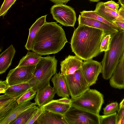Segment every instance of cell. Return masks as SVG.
<instances>
[{
	"label": "cell",
	"instance_id": "6da1fadb",
	"mask_svg": "<svg viewBox=\"0 0 124 124\" xmlns=\"http://www.w3.org/2000/svg\"><path fill=\"white\" fill-rule=\"evenodd\" d=\"M106 35L101 30L79 25L75 30L71 39L72 51L82 60L92 59L101 53V42Z\"/></svg>",
	"mask_w": 124,
	"mask_h": 124
},
{
	"label": "cell",
	"instance_id": "7a4b0ae2",
	"mask_svg": "<svg viewBox=\"0 0 124 124\" xmlns=\"http://www.w3.org/2000/svg\"><path fill=\"white\" fill-rule=\"evenodd\" d=\"M68 42L62 27L55 22H46L35 38L32 50L42 55L58 53Z\"/></svg>",
	"mask_w": 124,
	"mask_h": 124
},
{
	"label": "cell",
	"instance_id": "3957f363",
	"mask_svg": "<svg viewBox=\"0 0 124 124\" xmlns=\"http://www.w3.org/2000/svg\"><path fill=\"white\" fill-rule=\"evenodd\" d=\"M124 51V30L112 34L109 48L105 52L101 62L103 78H110L117 67Z\"/></svg>",
	"mask_w": 124,
	"mask_h": 124
},
{
	"label": "cell",
	"instance_id": "277c9868",
	"mask_svg": "<svg viewBox=\"0 0 124 124\" xmlns=\"http://www.w3.org/2000/svg\"><path fill=\"white\" fill-rule=\"evenodd\" d=\"M57 61L55 56L42 57L36 66L33 76L28 83L37 92L50 84L52 76L56 73Z\"/></svg>",
	"mask_w": 124,
	"mask_h": 124
},
{
	"label": "cell",
	"instance_id": "5b68a950",
	"mask_svg": "<svg viewBox=\"0 0 124 124\" xmlns=\"http://www.w3.org/2000/svg\"><path fill=\"white\" fill-rule=\"evenodd\" d=\"M71 106L98 115L104 102L103 95L97 90L89 89L85 93L71 99Z\"/></svg>",
	"mask_w": 124,
	"mask_h": 124
},
{
	"label": "cell",
	"instance_id": "8992f818",
	"mask_svg": "<svg viewBox=\"0 0 124 124\" xmlns=\"http://www.w3.org/2000/svg\"><path fill=\"white\" fill-rule=\"evenodd\" d=\"M65 82L71 99L78 97L90 89L81 68L71 74L65 76Z\"/></svg>",
	"mask_w": 124,
	"mask_h": 124
},
{
	"label": "cell",
	"instance_id": "52a82bcc",
	"mask_svg": "<svg viewBox=\"0 0 124 124\" xmlns=\"http://www.w3.org/2000/svg\"><path fill=\"white\" fill-rule=\"evenodd\" d=\"M100 116L71 106L64 115L68 124H100Z\"/></svg>",
	"mask_w": 124,
	"mask_h": 124
},
{
	"label": "cell",
	"instance_id": "ba28073f",
	"mask_svg": "<svg viewBox=\"0 0 124 124\" xmlns=\"http://www.w3.org/2000/svg\"><path fill=\"white\" fill-rule=\"evenodd\" d=\"M53 19L57 22L66 26L74 27L76 17L74 9L62 3L55 4L51 8Z\"/></svg>",
	"mask_w": 124,
	"mask_h": 124
},
{
	"label": "cell",
	"instance_id": "9c48e42d",
	"mask_svg": "<svg viewBox=\"0 0 124 124\" xmlns=\"http://www.w3.org/2000/svg\"><path fill=\"white\" fill-rule=\"evenodd\" d=\"M35 65L16 67L9 70L6 80L10 86L28 82L33 77Z\"/></svg>",
	"mask_w": 124,
	"mask_h": 124
},
{
	"label": "cell",
	"instance_id": "30bf717a",
	"mask_svg": "<svg viewBox=\"0 0 124 124\" xmlns=\"http://www.w3.org/2000/svg\"><path fill=\"white\" fill-rule=\"evenodd\" d=\"M84 77L90 86L96 83L99 74L101 73V62L92 59L83 62L81 68Z\"/></svg>",
	"mask_w": 124,
	"mask_h": 124
},
{
	"label": "cell",
	"instance_id": "8fae6325",
	"mask_svg": "<svg viewBox=\"0 0 124 124\" xmlns=\"http://www.w3.org/2000/svg\"><path fill=\"white\" fill-rule=\"evenodd\" d=\"M97 14L107 20L113 23L115 22L124 23V9L121 7L118 12L105 7L104 2H98L94 10Z\"/></svg>",
	"mask_w": 124,
	"mask_h": 124
},
{
	"label": "cell",
	"instance_id": "7c38bea8",
	"mask_svg": "<svg viewBox=\"0 0 124 124\" xmlns=\"http://www.w3.org/2000/svg\"><path fill=\"white\" fill-rule=\"evenodd\" d=\"M83 62L77 56L69 55L61 62V73L64 76L72 74L81 68Z\"/></svg>",
	"mask_w": 124,
	"mask_h": 124
},
{
	"label": "cell",
	"instance_id": "4fadbf2b",
	"mask_svg": "<svg viewBox=\"0 0 124 124\" xmlns=\"http://www.w3.org/2000/svg\"><path fill=\"white\" fill-rule=\"evenodd\" d=\"M79 25H84L101 30L106 34H113L119 31L103 22L92 18L79 15L78 18Z\"/></svg>",
	"mask_w": 124,
	"mask_h": 124
},
{
	"label": "cell",
	"instance_id": "5bb4252c",
	"mask_svg": "<svg viewBox=\"0 0 124 124\" xmlns=\"http://www.w3.org/2000/svg\"><path fill=\"white\" fill-rule=\"evenodd\" d=\"M109 84L112 87L124 89V51L120 61L112 76Z\"/></svg>",
	"mask_w": 124,
	"mask_h": 124
},
{
	"label": "cell",
	"instance_id": "9a60e30c",
	"mask_svg": "<svg viewBox=\"0 0 124 124\" xmlns=\"http://www.w3.org/2000/svg\"><path fill=\"white\" fill-rule=\"evenodd\" d=\"M55 94L53 87L48 84L37 92L34 99L35 105L43 106L53 100Z\"/></svg>",
	"mask_w": 124,
	"mask_h": 124
},
{
	"label": "cell",
	"instance_id": "2e32d148",
	"mask_svg": "<svg viewBox=\"0 0 124 124\" xmlns=\"http://www.w3.org/2000/svg\"><path fill=\"white\" fill-rule=\"evenodd\" d=\"M34 124H68L63 115L45 110Z\"/></svg>",
	"mask_w": 124,
	"mask_h": 124
},
{
	"label": "cell",
	"instance_id": "e0dca14e",
	"mask_svg": "<svg viewBox=\"0 0 124 124\" xmlns=\"http://www.w3.org/2000/svg\"><path fill=\"white\" fill-rule=\"evenodd\" d=\"M51 81L56 94L60 97L70 98V94L65 82V76L60 72L56 73L52 78Z\"/></svg>",
	"mask_w": 124,
	"mask_h": 124
},
{
	"label": "cell",
	"instance_id": "ac0fdd59",
	"mask_svg": "<svg viewBox=\"0 0 124 124\" xmlns=\"http://www.w3.org/2000/svg\"><path fill=\"white\" fill-rule=\"evenodd\" d=\"M17 99L6 94L0 96V121L7 116L17 104Z\"/></svg>",
	"mask_w": 124,
	"mask_h": 124
},
{
	"label": "cell",
	"instance_id": "d6986e66",
	"mask_svg": "<svg viewBox=\"0 0 124 124\" xmlns=\"http://www.w3.org/2000/svg\"><path fill=\"white\" fill-rule=\"evenodd\" d=\"M35 105V103L30 101L17 104L7 116L0 121V124H10L23 112Z\"/></svg>",
	"mask_w": 124,
	"mask_h": 124
},
{
	"label": "cell",
	"instance_id": "ffe728a7",
	"mask_svg": "<svg viewBox=\"0 0 124 124\" xmlns=\"http://www.w3.org/2000/svg\"><path fill=\"white\" fill-rule=\"evenodd\" d=\"M47 15L42 16L38 19L29 29L28 37L25 47L28 51L32 49L35 37L40 28L46 22Z\"/></svg>",
	"mask_w": 124,
	"mask_h": 124
},
{
	"label": "cell",
	"instance_id": "44dd1931",
	"mask_svg": "<svg viewBox=\"0 0 124 124\" xmlns=\"http://www.w3.org/2000/svg\"><path fill=\"white\" fill-rule=\"evenodd\" d=\"M16 50L12 45H11L0 55V74L5 72L11 65Z\"/></svg>",
	"mask_w": 124,
	"mask_h": 124
},
{
	"label": "cell",
	"instance_id": "7402d4cb",
	"mask_svg": "<svg viewBox=\"0 0 124 124\" xmlns=\"http://www.w3.org/2000/svg\"><path fill=\"white\" fill-rule=\"evenodd\" d=\"M71 106L70 105L62 103L53 100L43 107L45 110L64 115Z\"/></svg>",
	"mask_w": 124,
	"mask_h": 124
},
{
	"label": "cell",
	"instance_id": "603a6c76",
	"mask_svg": "<svg viewBox=\"0 0 124 124\" xmlns=\"http://www.w3.org/2000/svg\"><path fill=\"white\" fill-rule=\"evenodd\" d=\"M31 88L28 82L10 86L4 94L11 95L17 99Z\"/></svg>",
	"mask_w": 124,
	"mask_h": 124
},
{
	"label": "cell",
	"instance_id": "cb8c5ba5",
	"mask_svg": "<svg viewBox=\"0 0 124 124\" xmlns=\"http://www.w3.org/2000/svg\"><path fill=\"white\" fill-rule=\"evenodd\" d=\"M41 55L33 51H28L25 56L20 60L17 67L36 66L40 61Z\"/></svg>",
	"mask_w": 124,
	"mask_h": 124
},
{
	"label": "cell",
	"instance_id": "d4e9b609",
	"mask_svg": "<svg viewBox=\"0 0 124 124\" xmlns=\"http://www.w3.org/2000/svg\"><path fill=\"white\" fill-rule=\"evenodd\" d=\"M39 107L35 105L23 112L10 124H26L38 110Z\"/></svg>",
	"mask_w": 124,
	"mask_h": 124
},
{
	"label": "cell",
	"instance_id": "484cf974",
	"mask_svg": "<svg viewBox=\"0 0 124 124\" xmlns=\"http://www.w3.org/2000/svg\"><path fill=\"white\" fill-rule=\"evenodd\" d=\"M81 15L84 16L92 18L105 23L118 31L121 30L114 23L107 20L97 14L94 11L83 10L80 12Z\"/></svg>",
	"mask_w": 124,
	"mask_h": 124
},
{
	"label": "cell",
	"instance_id": "4316f807",
	"mask_svg": "<svg viewBox=\"0 0 124 124\" xmlns=\"http://www.w3.org/2000/svg\"><path fill=\"white\" fill-rule=\"evenodd\" d=\"M37 92L36 90L31 88L17 99V104L30 101L35 97Z\"/></svg>",
	"mask_w": 124,
	"mask_h": 124
},
{
	"label": "cell",
	"instance_id": "83f0119b",
	"mask_svg": "<svg viewBox=\"0 0 124 124\" xmlns=\"http://www.w3.org/2000/svg\"><path fill=\"white\" fill-rule=\"evenodd\" d=\"M116 112L112 114L100 116V124H116Z\"/></svg>",
	"mask_w": 124,
	"mask_h": 124
},
{
	"label": "cell",
	"instance_id": "f1b7e54d",
	"mask_svg": "<svg viewBox=\"0 0 124 124\" xmlns=\"http://www.w3.org/2000/svg\"><path fill=\"white\" fill-rule=\"evenodd\" d=\"M119 108V105L117 102H112L103 108V114L104 115L112 114L116 111H118Z\"/></svg>",
	"mask_w": 124,
	"mask_h": 124
},
{
	"label": "cell",
	"instance_id": "f546056e",
	"mask_svg": "<svg viewBox=\"0 0 124 124\" xmlns=\"http://www.w3.org/2000/svg\"><path fill=\"white\" fill-rule=\"evenodd\" d=\"M112 35H106L103 38L100 46V51L101 53L108 51L109 48Z\"/></svg>",
	"mask_w": 124,
	"mask_h": 124
},
{
	"label": "cell",
	"instance_id": "4dcf8cb0",
	"mask_svg": "<svg viewBox=\"0 0 124 124\" xmlns=\"http://www.w3.org/2000/svg\"><path fill=\"white\" fill-rule=\"evenodd\" d=\"M16 0H4L0 9V16H4Z\"/></svg>",
	"mask_w": 124,
	"mask_h": 124
},
{
	"label": "cell",
	"instance_id": "1f68e13d",
	"mask_svg": "<svg viewBox=\"0 0 124 124\" xmlns=\"http://www.w3.org/2000/svg\"><path fill=\"white\" fill-rule=\"evenodd\" d=\"M45 110L43 106L41 107H39L38 110L27 123L26 124H34L39 117Z\"/></svg>",
	"mask_w": 124,
	"mask_h": 124
},
{
	"label": "cell",
	"instance_id": "d6a6232c",
	"mask_svg": "<svg viewBox=\"0 0 124 124\" xmlns=\"http://www.w3.org/2000/svg\"><path fill=\"white\" fill-rule=\"evenodd\" d=\"M105 7L115 11L118 12L119 8V4L111 0L104 2Z\"/></svg>",
	"mask_w": 124,
	"mask_h": 124
},
{
	"label": "cell",
	"instance_id": "836d02e7",
	"mask_svg": "<svg viewBox=\"0 0 124 124\" xmlns=\"http://www.w3.org/2000/svg\"><path fill=\"white\" fill-rule=\"evenodd\" d=\"M9 85L6 80L0 81V93H5V91L9 87Z\"/></svg>",
	"mask_w": 124,
	"mask_h": 124
},
{
	"label": "cell",
	"instance_id": "e575fe53",
	"mask_svg": "<svg viewBox=\"0 0 124 124\" xmlns=\"http://www.w3.org/2000/svg\"><path fill=\"white\" fill-rule=\"evenodd\" d=\"M116 114V124H120L122 119L124 115V107L119 108Z\"/></svg>",
	"mask_w": 124,
	"mask_h": 124
},
{
	"label": "cell",
	"instance_id": "d590c367",
	"mask_svg": "<svg viewBox=\"0 0 124 124\" xmlns=\"http://www.w3.org/2000/svg\"><path fill=\"white\" fill-rule=\"evenodd\" d=\"M56 100L59 102L65 104L71 105V99L67 97H62Z\"/></svg>",
	"mask_w": 124,
	"mask_h": 124
},
{
	"label": "cell",
	"instance_id": "8d00e7d4",
	"mask_svg": "<svg viewBox=\"0 0 124 124\" xmlns=\"http://www.w3.org/2000/svg\"><path fill=\"white\" fill-rule=\"evenodd\" d=\"M55 4L66 3L70 0H50Z\"/></svg>",
	"mask_w": 124,
	"mask_h": 124
},
{
	"label": "cell",
	"instance_id": "74e56055",
	"mask_svg": "<svg viewBox=\"0 0 124 124\" xmlns=\"http://www.w3.org/2000/svg\"><path fill=\"white\" fill-rule=\"evenodd\" d=\"M113 23L116 26L119 27L121 30H124V23L115 22Z\"/></svg>",
	"mask_w": 124,
	"mask_h": 124
},
{
	"label": "cell",
	"instance_id": "f35d334b",
	"mask_svg": "<svg viewBox=\"0 0 124 124\" xmlns=\"http://www.w3.org/2000/svg\"><path fill=\"white\" fill-rule=\"evenodd\" d=\"M119 108L124 107V98L119 104Z\"/></svg>",
	"mask_w": 124,
	"mask_h": 124
},
{
	"label": "cell",
	"instance_id": "ab89813d",
	"mask_svg": "<svg viewBox=\"0 0 124 124\" xmlns=\"http://www.w3.org/2000/svg\"><path fill=\"white\" fill-rule=\"evenodd\" d=\"M118 2L120 5L122 4L124 5V0H118Z\"/></svg>",
	"mask_w": 124,
	"mask_h": 124
},
{
	"label": "cell",
	"instance_id": "60d3db41",
	"mask_svg": "<svg viewBox=\"0 0 124 124\" xmlns=\"http://www.w3.org/2000/svg\"><path fill=\"white\" fill-rule=\"evenodd\" d=\"M120 124H124V115L122 119Z\"/></svg>",
	"mask_w": 124,
	"mask_h": 124
},
{
	"label": "cell",
	"instance_id": "b9f144b4",
	"mask_svg": "<svg viewBox=\"0 0 124 124\" xmlns=\"http://www.w3.org/2000/svg\"><path fill=\"white\" fill-rule=\"evenodd\" d=\"M90 0L93 2H98L100 0Z\"/></svg>",
	"mask_w": 124,
	"mask_h": 124
},
{
	"label": "cell",
	"instance_id": "7bdbcfd3",
	"mask_svg": "<svg viewBox=\"0 0 124 124\" xmlns=\"http://www.w3.org/2000/svg\"><path fill=\"white\" fill-rule=\"evenodd\" d=\"M120 5L121 6V7L122 8L124 9V5H123L122 4H121Z\"/></svg>",
	"mask_w": 124,
	"mask_h": 124
}]
</instances>
